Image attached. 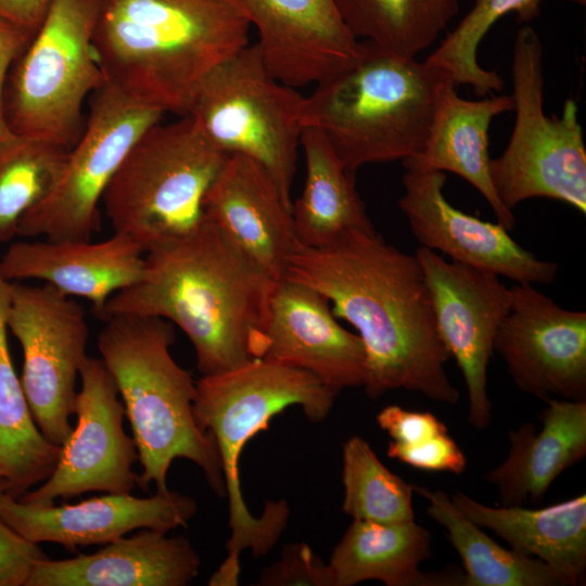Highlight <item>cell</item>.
<instances>
[{"mask_svg": "<svg viewBox=\"0 0 586 586\" xmlns=\"http://www.w3.org/2000/svg\"><path fill=\"white\" fill-rule=\"evenodd\" d=\"M283 277L318 291L334 316L358 331L369 398L404 388L438 403L458 402L445 371L450 354L415 255L386 243L375 229L352 230L328 246L300 244Z\"/></svg>", "mask_w": 586, "mask_h": 586, "instance_id": "obj_1", "label": "cell"}, {"mask_svg": "<svg viewBox=\"0 0 586 586\" xmlns=\"http://www.w3.org/2000/svg\"><path fill=\"white\" fill-rule=\"evenodd\" d=\"M275 281L204 214L189 234L148 250L139 280L97 316L169 321L190 340L200 373L218 374L258 359Z\"/></svg>", "mask_w": 586, "mask_h": 586, "instance_id": "obj_2", "label": "cell"}, {"mask_svg": "<svg viewBox=\"0 0 586 586\" xmlns=\"http://www.w3.org/2000/svg\"><path fill=\"white\" fill-rule=\"evenodd\" d=\"M93 48L105 82L187 115L202 81L249 43L234 0H97Z\"/></svg>", "mask_w": 586, "mask_h": 586, "instance_id": "obj_3", "label": "cell"}, {"mask_svg": "<svg viewBox=\"0 0 586 586\" xmlns=\"http://www.w3.org/2000/svg\"><path fill=\"white\" fill-rule=\"evenodd\" d=\"M97 346L112 374L132 431L141 472L138 487L166 493L167 473L178 458L195 463L209 487L225 496L220 457L213 436L196 423L191 373L174 359L175 330L155 317L104 320Z\"/></svg>", "mask_w": 586, "mask_h": 586, "instance_id": "obj_4", "label": "cell"}, {"mask_svg": "<svg viewBox=\"0 0 586 586\" xmlns=\"http://www.w3.org/2000/svg\"><path fill=\"white\" fill-rule=\"evenodd\" d=\"M195 386L194 418L213 436L218 449L231 531L226 544L227 557L208 584L234 586L239 584L241 552L251 549L255 558L265 556L280 538L290 514L284 500L266 502L258 518L250 512L239 473L244 446L268 429L272 417L290 406H300L313 422L322 421L336 393L307 371L264 359H254L222 373L202 375Z\"/></svg>", "mask_w": 586, "mask_h": 586, "instance_id": "obj_5", "label": "cell"}, {"mask_svg": "<svg viewBox=\"0 0 586 586\" xmlns=\"http://www.w3.org/2000/svg\"><path fill=\"white\" fill-rule=\"evenodd\" d=\"M360 58L305 97L304 128L318 129L352 174L406 161L425 145L445 85L443 69L362 41Z\"/></svg>", "mask_w": 586, "mask_h": 586, "instance_id": "obj_6", "label": "cell"}, {"mask_svg": "<svg viewBox=\"0 0 586 586\" xmlns=\"http://www.w3.org/2000/svg\"><path fill=\"white\" fill-rule=\"evenodd\" d=\"M227 157L189 115L151 126L103 194L114 232L130 237L145 252L189 234L204 218L205 195Z\"/></svg>", "mask_w": 586, "mask_h": 586, "instance_id": "obj_7", "label": "cell"}, {"mask_svg": "<svg viewBox=\"0 0 586 586\" xmlns=\"http://www.w3.org/2000/svg\"><path fill=\"white\" fill-rule=\"evenodd\" d=\"M97 0H51L3 85L2 115L13 135L71 150L86 120L85 100L105 84L93 48Z\"/></svg>", "mask_w": 586, "mask_h": 586, "instance_id": "obj_8", "label": "cell"}, {"mask_svg": "<svg viewBox=\"0 0 586 586\" xmlns=\"http://www.w3.org/2000/svg\"><path fill=\"white\" fill-rule=\"evenodd\" d=\"M511 81L515 120L504 153L491 160V177L504 206L547 198L586 213V149L576 102L560 116L544 112L543 44L531 26L513 43Z\"/></svg>", "mask_w": 586, "mask_h": 586, "instance_id": "obj_9", "label": "cell"}, {"mask_svg": "<svg viewBox=\"0 0 586 586\" xmlns=\"http://www.w3.org/2000/svg\"><path fill=\"white\" fill-rule=\"evenodd\" d=\"M304 104V95L269 73L253 43L205 77L187 115L219 151L259 163L292 207Z\"/></svg>", "mask_w": 586, "mask_h": 586, "instance_id": "obj_10", "label": "cell"}, {"mask_svg": "<svg viewBox=\"0 0 586 586\" xmlns=\"http://www.w3.org/2000/svg\"><path fill=\"white\" fill-rule=\"evenodd\" d=\"M165 113L105 82L92 98L78 141L50 192L21 218L26 239L90 240L101 226L103 194L136 141Z\"/></svg>", "mask_w": 586, "mask_h": 586, "instance_id": "obj_11", "label": "cell"}, {"mask_svg": "<svg viewBox=\"0 0 586 586\" xmlns=\"http://www.w3.org/2000/svg\"><path fill=\"white\" fill-rule=\"evenodd\" d=\"M7 323L22 348L20 379L30 413L61 446L73 430L77 382L88 357L85 309L51 285L11 282Z\"/></svg>", "mask_w": 586, "mask_h": 586, "instance_id": "obj_12", "label": "cell"}, {"mask_svg": "<svg viewBox=\"0 0 586 586\" xmlns=\"http://www.w3.org/2000/svg\"><path fill=\"white\" fill-rule=\"evenodd\" d=\"M76 425L61 445L51 475L18 498L49 506L90 492L129 494L138 486L139 461L124 429L125 409L114 379L101 358L88 356L79 372Z\"/></svg>", "mask_w": 586, "mask_h": 586, "instance_id": "obj_13", "label": "cell"}, {"mask_svg": "<svg viewBox=\"0 0 586 586\" xmlns=\"http://www.w3.org/2000/svg\"><path fill=\"white\" fill-rule=\"evenodd\" d=\"M415 256L431 293L440 337L464 378L468 421L484 430L492 420L487 369L497 330L510 308V289L495 273L448 262L424 246Z\"/></svg>", "mask_w": 586, "mask_h": 586, "instance_id": "obj_14", "label": "cell"}, {"mask_svg": "<svg viewBox=\"0 0 586 586\" xmlns=\"http://www.w3.org/2000/svg\"><path fill=\"white\" fill-rule=\"evenodd\" d=\"M510 308L494 341L521 392L586 399V313L564 309L531 283L510 289Z\"/></svg>", "mask_w": 586, "mask_h": 586, "instance_id": "obj_15", "label": "cell"}, {"mask_svg": "<svg viewBox=\"0 0 586 586\" xmlns=\"http://www.w3.org/2000/svg\"><path fill=\"white\" fill-rule=\"evenodd\" d=\"M405 168L398 205L422 246L518 283L549 284L556 279L558 265L520 246L502 225L481 220L449 204L444 195V171Z\"/></svg>", "mask_w": 586, "mask_h": 586, "instance_id": "obj_16", "label": "cell"}, {"mask_svg": "<svg viewBox=\"0 0 586 586\" xmlns=\"http://www.w3.org/2000/svg\"><path fill=\"white\" fill-rule=\"evenodd\" d=\"M258 359L307 371L336 394L365 381L359 335L337 322L322 294L285 277L269 295Z\"/></svg>", "mask_w": 586, "mask_h": 586, "instance_id": "obj_17", "label": "cell"}, {"mask_svg": "<svg viewBox=\"0 0 586 586\" xmlns=\"http://www.w3.org/2000/svg\"><path fill=\"white\" fill-rule=\"evenodd\" d=\"M258 34L269 73L293 87L318 85L351 67L364 43L344 23L335 0H234Z\"/></svg>", "mask_w": 586, "mask_h": 586, "instance_id": "obj_18", "label": "cell"}, {"mask_svg": "<svg viewBox=\"0 0 586 586\" xmlns=\"http://www.w3.org/2000/svg\"><path fill=\"white\" fill-rule=\"evenodd\" d=\"M195 500L181 493L156 492L149 497L107 494L77 504L36 506L0 492V517L35 543H55L67 550L105 545L141 528L168 533L187 526L195 515Z\"/></svg>", "mask_w": 586, "mask_h": 586, "instance_id": "obj_19", "label": "cell"}, {"mask_svg": "<svg viewBox=\"0 0 586 586\" xmlns=\"http://www.w3.org/2000/svg\"><path fill=\"white\" fill-rule=\"evenodd\" d=\"M144 254L137 241L118 232L101 241L22 240L0 257V273L10 282L38 280L85 298L97 315L114 294L139 280Z\"/></svg>", "mask_w": 586, "mask_h": 586, "instance_id": "obj_20", "label": "cell"}, {"mask_svg": "<svg viewBox=\"0 0 586 586\" xmlns=\"http://www.w3.org/2000/svg\"><path fill=\"white\" fill-rule=\"evenodd\" d=\"M204 214L275 280L300 245L291 207L256 161L228 155L204 199Z\"/></svg>", "mask_w": 586, "mask_h": 586, "instance_id": "obj_21", "label": "cell"}, {"mask_svg": "<svg viewBox=\"0 0 586 586\" xmlns=\"http://www.w3.org/2000/svg\"><path fill=\"white\" fill-rule=\"evenodd\" d=\"M200 568L187 537L141 528L88 555L42 560L25 586H187Z\"/></svg>", "mask_w": 586, "mask_h": 586, "instance_id": "obj_22", "label": "cell"}, {"mask_svg": "<svg viewBox=\"0 0 586 586\" xmlns=\"http://www.w3.org/2000/svg\"><path fill=\"white\" fill-rule=\"evenodd\" d=\"M542 429L524 423L509 432V454L485 480L499 492L502 506L543 498L553 481L586 455V400L548 398Z\"/></svg>", "mask_w": 586, "mask_h": 586, "instance_id": "obj_23", "label": "cell"}, {"mask_svg": "<svg viewBox=\"0 0 586 586\" xmlns=\"http://www.w3.org/2000/svg\"><path fill=\"white\" fill-rule=\"evenodd\" d=\"M456 87L453 80L445 85L425 145L420 154L404 161V167L460 176L483 195L497 222L511 231L513 212L500 202L492 182L488 129L496 116L513 110V101L506 94L467 100L458 95Z\"/></svg>", "mask_w": 586, "mask_h": 586, "instance_id": "obj_24", "label": "cell"}, {"mask_svg": "<svg viewBox=\"0 0 586 586\" xmlns=\"http://www.w3.org/2000/svg\"><path fill=\"white\" fill-rule=\"evenodd\" d=\"M453 504L472 522L489 528L511 549L551 568L565 586L584 581L586 572V495L539 509L523 506L491 507L462 492Z\"/></svg>", "mask_w": 586, "mask_h": 586, "instance_id": "obj_25", "label": "cell"}, {"mask_svg": "<svg viewBox=\"0 0 586 586\" xmlns=\"http://www.w3.org/2000/svg\"><path fill=\"white\" fill-rule=\"evenodd\" d=\"M431 534L415 520L380 523L354 520L335 546L330 562L334 586L380 581L386 586H463L456 572L424 573Z\"/></svg>", "mask_w": 586, "mask_h": 586, "instance_id": "obj_26", "label": "cell"}, {"mask_svg": "<svg viewBox=\"0 0 586 586\" xmlns=\"http://www.w3.org/2000/svg\"><path fill=\"white\" fill-rule=\"evenodd\" d=\"M301 148L306 176L291 215L298 243L323 247L352 230H373L365 203L356 189V175L341 163L326 137L304 128Z\"/></svg>", "mask_w": 586, "mask_h": 586, "instance_id": "obj_27", "label": "cell"}, {"mask_svg": "<svg viewBox=\"0 0 586 586\" xmlns=\"http://www.w3.org/2000/svg\"><path fill=\"white\" fill-rule=\"evenodd\" d=\"M11 282L0 273V492L16 499L53 472L61 446L37 426L17 375L8 341Z\"/></svg>", "mask_w": 586, "mask_h": 586, "instance_id": "obj_28", "label": "cell"}, {"mask_svg": "<svg viewBox=\"0 0 586 586\" xmlns=\"http://www.w3.org/2000/svg\"><path fill=\"white\" fill-rule=\"evenodd\" d=\"M413 493L426 499L428 515L446 528L461 558L463 586H565L546 563L507 549L467 518L443 491L412 484Z\"/></svg>", "mask_w": 586, "mask_h": 586, "instance_id": "obj_29", "label": "cell"}, {"mask_svg": "<svg viewBox=\"0 0 586 586\" xmlns=\"http://www.w3.org/2000/svg\"><path fill=\"white\" fill-rule=\"evenodd\" d=\"M461 0H335L360 41L403 58L429 48L457 15Z\"/></svg>", "mask_w": 586, "mask_h": 586, "instance_id": "obj_30", "label": "cell"}, {"mask_svg": "<svg viewBox=\"0 0 586 586\" xmlns=\"http://www.w3.org/2000/svg\"><path fill=\"white\" fill-rule=\"evenodd\" d=\"M68 151L33 137L0 139V243L17 235L21 218L50 192Z\"/></svg>", "mask_w": 586, "mask_h": 586, "instance_id": "obj_31", "label": "cell"}, {"mask_svg": "<svg viewBox=\"0 0 586 586\" xmlns=\"http://www.w3.org/2000/svg\"><path fill=\"white\" fill-rule=\"evenodd\" d=\"M342 511L354 520L395 523L415 520L412 484L391 472L367 441L349 437L343 445Z\"/></svg>", "mask_w": 586, "mask_h": 586, "instance_id": "obj_32", "label": "cell"}, {"mask_svg": "<svg viewBox=\"0 0 586 586\" xmlns=\"http://www.w3.org/2000/svg\"><path fill=\"white\" fill-rule=\"evenodd\" d=\"M542 0H475L454 30L424 61L443 69L456 86L468 85L479 97L501 91L504 81L494 72L480 66L477 48L489 28L504 15L515 12L520 22L539 13Z\"/></svg>", "mask_w": 586, "mask_h": 586, "instance_id": "obj_33", "label": "cell"}, {"mask_svg": "<svg viewBox=\"0 0 586 586\" xmlns=\"http://www.w3.org/2000/svg\"><path fill=\"white\" fill-rule=\"evenodd\" d=\"M375 419L391 437L386 450L390 458L423 471L455 474L464 471V454L435 415L390 405Z\"/></svg>", "mask_w": 586, "mask_h": 586, "instance_id": "obj_34", "label": "cell"}, {"mask_svg": "<svg viewBox=\"0 0 586 586\" xmlns=\"http://www.w3.org/2000/svg\"><path fill=\"white\" fill-rule=\"evenodd\" d=\"M257 585L334 586V583L329 565L308 545L300 543L284 546L280 559L260 572Z\"/></svg>", "mask_w": 586, "mask_h": 586, "instance_id": "obj_35", "label": "cell"}, {"mask_svg": "<svg viewBox=\"0 0 586 586\" xmlns=\"http://www.w3.org/2000/svg\"><path fill=\"white\" fill-rule=\"evenodd\" d=\"M49 556L0 517V586H25L34 568Z\"/></svg>", "mask_w": 586, "mask_h": 586, "instance_id": "obj_36", "label": "cell"}, {"mask_svg": "<svg viewBox=\"0 0 586 586\" xmlns=\"http://www.w3.org/2000/svg\"><path fill=\"white\" fill-rule=\"evenodd\" d=\"M34 34L0 20V139L9 136L2 115V91L7 74Z\"/></svg>", "mask_w": 586, "mask_h": 586, "instance_id": "obj_37", "label": "cell"}, {"mask_svg": "<svg viewBox=\"0 0 586 586\" xmlns=\"http://www.w3.org/2000/svg\"><path fill=\"white\" fill-rule=\"evenodd\" d=\"M51 0H0V20L35 34Z\"/></svg>", "mask_w": 586, "mask_h": 586, "instance_id": "obj_38", "label": "cell"}, {"mask_svg": "<svg viewBox=\"0 0 586 586\" xmlns=\"http://www.w3.org/2000/svg\"><path fill=\"white\" fill-rule=\"evenodd\" d=\"M570 1H573L575 3H578L581 5H585L586 4V0H570Z\"/></svg>", "mask_w": 586, "mask_h": 586, "instance_id": "obj_39", "label": "cell"}]
</instances>
